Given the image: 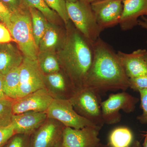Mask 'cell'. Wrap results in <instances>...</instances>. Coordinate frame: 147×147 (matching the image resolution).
I'll use <instances>...</instances> for the list:
<instances>
[{"label": "cell", "mask_w": 147, "mask_h": 147, "mask_svg": "<svg viewBox=\"0 0 147 147\" xmlns=\"http://www.w3.org/2000/svg\"><path fill=\"white\" fill-rule=\"evenodd\" d=\"M99 146H98V147H99Z\"/></svg>", "instance_id": "obj_42"}, {"label": "cell", "mask_w": 147, "mask_h": 147, "mask_svg": "<svg viewBox=\"0 0 147 147\" xmlns=\"http://www.w3.org/2000/svg\"><path fill=\"white\" fill-rule=\"evenodd\" d=\"M19 69L20 85L17 99L38 90L45 88L44 74L40 68L37 60H34L24 57Z\"/></svg>", "instance_id": "obj_8"}, {"label": "cell", "mask_w": 147, "mask_h": 147, "mask_svg": "<svg viewBox=\"0 0 147 147\" xmlns=\"http://www.w3.org/2000/svg\"><path fill=\"white\" fill-rule=\"evenodd\" d=\"M138 25L147 30V18L144 16H142L141 19H139Z\"/></svg>", "instance_id": "obj_34"}, {"label": "cell", "mask_w": 147, "mask_h": 147, "mask_svg": "<svg viewBox=\"0 0 147 147\" xmlns=\"http://www.w3.org/2000/svg\"><path fill=\"white\" fill-rule=\"evenodd\" d=\"M141 98V105L142 113L137 117V119L142 124L147 123V89L140 90L139 91Z\"/></svg>", "instance_id": "obj_28"}, {"label": "cell", "mask_w": 147, "mask_h": 147, "mask_svg": "<svg viewBox=\"0 0 147 147\" xmlns=\"http://www.w3.org/2000/svg\"><path fill=\"white\" fill-rule=\"evenodd\" d=\"M55 147H64L62 141H61V142H60L59 143V144Z\"/></svg>", "instance_id": "obj_38"}, {"label": "cell", "mask_w": 147, "mask_h": 147, "mask_svg": "<svg viewBox=\"0 0 147 147\" xmlns=\"http://www.w3.org/2000/svg\"><path fill=\"white\" fill-rule=\"evenodd\" d=\"M69 20L79 31L94 42L100 37L102 30L98 26L90 4L77 0L75 2H66Z\"/></svg>", "instance_id": "obj_4"}, {"label": "cell", "mask_w": 147, "mask_h": 147, "mask_svg": "<svg viewBox=\"0 0 147 147\" xmlns=\"http://www.w3.org/2000/svg\"><path fill=\"white\" fill-rule=\"evenodd\" d=\"M37 61L44 75L58 72L61 70L57 55L55 52H38Z\"/></svg>", "instance_id": "obj_20"}, {"label": "cell", "mask_w": 147, "mask_h": 147, "mask_svg": "<svg viewBox=\"0 0 147 147\" xmlns=\"http://www.w3.org/2000/svg\"><path fill=\"white\" fill-rule=\"evenodd\" d=\"M94 57L84 88L98 94L125 91L129 88V79L117 53L100 37L94 43Z\"/></svg>", "instance_id": "obj_1"}, {"label": "cell", "mask_w": 147, "mask_h": 147, "mask_svg": "<svg viewBox=\"0 0 147 147\" xmlns=\"http://www.w3.org/2000/svg\"><path fill=\"white\" fill-rule=\"evenodd\" d=\"M139 100L138 98L125 91L110 94L106 100L100 103L104 123L113 125L119 122L121 119L120 110L126 113L134 112Z\"/></svg>", "instance_id": "obj_6"}, {"label": "cell", "mask_w": 147, "mask_h": 147, "mask_svg": "<svg viewBox=\"0 0 147 147\" xmlns=\"http://www.w3.org/2000/svg\"><path fill=\"white\" fill-rule=\"evenodd\" d=\"M65 126L57 120L47 118L30 135L31 147H55L62 141Z\"/></svg>", "instance_id": "obj_10"}, {"label": "cell", "mask_w": 147, "mask_h": 147, "mask_svg": "<svg viewBox=\"0 0 147 147\" xmlns=\"http://www.w3.org/2000/svg\"><path fill=\"white\" fill-rule=\"evenodd\" d=\"M132 147H142V146L139 141L135 140L132 144Z\"/></svg>", "instance_id": "obj_35"}, {"label": "cell", "mask_w": 147, "mask_h": 147, "mask_svg": "<svg viewBox=\"0 0 147 147\" xmlns=\"http://www.w3.org/2000/svg\"><path fill=\"white\" fill-rule=\"evenodd\" d=\"M31 16L33 34L38 49L40 40L45 32L48 21L44 15L36 9L29 8Z\"/></svg>", "instance_id": "obj_22"}, {"label": "cell", "mask_w": 147, "mask_h": 147, "mask_svg": "<svg viewBox=\"0 0 147 147\" xmlns=\"http://www.w3.org/2000/svg\"><path fill=\"white\" fill-rule=\"evenodd\" d=\"M144 59L145 61H146V63L147 64V50L146 53V54H145L144 56Z\"/></svg>", "instance_id": "obj_40"}, {"label": "cell", "mask_w": 147, "mask_h": 147, "mask_svg": "<svg viewBox=\"0 0 147 147\" xmlns=\"http://www.w3.org/2000/svg\"><path fill=\"white\" fill-rule=\"evenodd\" d=\"M146 18H147V16Z\"/></svg>", "instance_id": "obj_41"}, {"label": "cell", "mask_w": 147, "mask_h": 147, "mask_svg": "<svg viewBox=\"0 0 147 147\" xmlns=\"http://www.w3.org/2000/svg\"><path fill=\"white\" fill-rule=\"evenodd\" d=\"M3 147H31L30 135L15 134Z\"/></svg>", "instance_id": "obj_26"}, {"label": "cell", "mask_w": 147, "mask_h": 147, "mask_svg": "<svg viewBox=\"0 0 147 147\" xmlns=\"http://www.w3.org/2000/svg\"><path fill=\"white\" fill-rule=\"evenodd\" d=\"M70 21L65 25V41L57 54L61 69L76 91L84 88L94 57V42L84 36Z\"/></svg>", "instance_id": "obj_2"}, {"label": "cell", "mask_w": 147, "mask_h": 147, "mask_svg": "<svg viewBox=\"0 0 147 147\" xmlns=\"http://www.w3.org/2000/svg\"><path fill=\"white\" fill-rule=\"evenodd\" d=\"M45 88L54 99L69 100L75 92L71 82L62 70L44 75Z\"/></svg>", "instance_id": "obj_13"}, {"label": "cell", "mask_w": 147, "mask_h": 147, "mask_svg": "<svg viewBox=\"0 0 147 147\" xmlns=\"http://www.w3.org/2000/svg\"><path fill=\"white\" fill-rule=\"evenodd\" d=\"M46 113L47 118L59 121L66 127L79 129L88 126L97 127L78 115L67 99H53Z\"/></svg>", "instance_id": "obj_7"}, {"label": "cell", "mask_w": 147, "mask_h": 147, "mask_svg": "<svg viewBox=\"0 0 147 147\" xmlns=\"http://www.w3.org/2000/svg\"><path fill=\"white\" fill-rule=\"evenodd\" d=\"M143 147H147V132L146 135V138H145L144 142V144H143Z\"/></svg>", "instance_id": "obj_37"}, {"label": "cell", "mask_w": 147, "mask_h": 147, "mask_svg": "<svg viewBox=\"0 0 147 147\" xmlns=\"http://www.w3.org/2000/svg\"><path fill=\"white\" fill-rule=\"evenodd\" d=\"M11 41L15 42V40L8 28L3 23H0V43H9Z\"/></svg>", "instance_id": "obj_31"}, {"label": "cell", "mask_w": 147, "mask_h": 147, "mask_svg": "<svg viewBox=\"0 0 147 147\" xmlns=\"http://www.w3.org/2000/svg\"><path fill=\"white\" fill-rule=\"evenodd\" d=\"M45 3L51 9L55 11L64 24H67L69 21L66 2L65 0H44Z\"/></svg>", "instance_id": "obj_25"}, {"label": "cell", "mask_w": 147, "mask_h": 147, "mask_svg": "<svg viewBox=\"0 0 147 147\" xmlns=\"http://www.w3.org/2000/svg\"><path fill=\"white\" fill-rule=\"evenodd\" d=\"M21 5L26 8L36 9L44 15L48 22L53 24L60 17L47 5L44 0H20Z\"/></svg>", "instance_id": "obj_23"}, {"label": "cell", "mask_w": 147, "mask_h": 147, "mask_svg": "<svg viewBox=\"0 0 147 147\" xmlns=\"http://www.w3.org/2000/svg\"><path fill=\"white\" fill-rule=\"evenodd\" d=\"M0 1L6 6L11 12L18 10L22 5L20 0H0Z\"/></svg>", "instance_id": "obj_32"}, {"label": "cell", "mask_w": 147, "mask_h": 147, "mask_svg": "<svg viewBox=\"0 0 147 147\" xmlns=\"http://www.w3.org/2000/svg\"><path fill=\"white\" fill-rule=\"evenodd\" d=\"M129 88L138 92L147 89V75L129 79Z\"/></svg>", "instance_id": "obj_27"}, {"label": "cell", "mask_w": 147, "mask_h": 147, "mask_svg": "<svg viewBox=\"0 0 147 147\" xmlns=\"http://www.w3.org/2000/svg\"><path fill=\"white\" fill-rule=\"evenodd\" d=\"M100 129L97 127L92 126L79 129L65 127L63 134L64 147H98L100 141L98 135Z\"/></svg>", "instance_id": "obj_11"}, {"label": "cell", "mask_w": 147, "mask_h": 147, "mask_svg": "<svg viewBox=\"0 0 147 147\" xmlns=\"http://www.w3.org/2000/svg\"><path fill=\"white\" fill-rule=\"evenodd\" d=\"M4 75L0 74V100L8 98L6 96L3 90V80Z\"/></svg>", "instance_id": "obj_33"}, {"label": "cell", "mask_w": 147, "mask_h": 147, "mask_svg": "<svg viewBox=\"0 0 147 147\" xmlns=\"http://www.w3.org/2000/svg\"><path fill=\"white\" fill-rule=\"evenodd\" d=\"M99 98V94L84 88L76 91L69 100L78 115L101 129L105 123Z\"/></svg>", "instance_id": "obj_5"}, {"label": "cell", "mask_w": 147, "mask_h": 147, "mask_svg": "<svg viewBox=\"0 0 147 147\" xmlns=\"http://www.w3.org/2000/svg\"><path fill=\"white\" fill-rule=\"evenodd\" d=\"M24 56L18 47L10 43H0V74L5 75L19 67Z\"/></svg>", "instance_id": "obj_17"}, {"label": "cell", "mask_w": 147, "mask_h": 147, "mask_svg": "<svg viewBox=\"0 0 147 147\" xmlns=\"http://www.w3.org/2000/svg\"><path fill=\"white\" fill-rule=\"evenodd\" d=\"M66 2H75L77 0H65Z\"/></svg>", "instance_id": "obj_39"}, {"label": "cell", "mask_w": 147, "mask_h": 147, "mask_svg": "<svg viewBox=\"0 0 147 147\" xmlns=\"http://www.w3.org/2000/svg\"><path fill=\"white\" fill-rule=\"evenodd\" d=\"M46 112H28L12 115L11 124L15 134L30 135L47 119Z\"/></svg>", "instance_id": "obj_14"}, {"label": "cell", "mask_w": 147, "mask_h": 147, "mask_svg": "<svg viewBox=\"0 0 147 147\" xmlns=\"http://www.w3.org/2000/svg\"><path fill=\"white\" fill-rule=\"evenodd\" d=\"M147 50L139 49L130 54L118 51L117 54L129 79L147 75V64L144 59Z\"/></svg>", "instance_id": "obj_16"}, {"label": "cell", "mask_w": 147, "mask_h": 147, "mask_svg": "<svg viewBox=\"0 0 147 147\" xmlns=\"http://www.w3.org/2000/svg\"><path fill=\"white\" fill-rule=\"evenodd\" d=\"M11 14L8 7L0 1V22L5 24L7 28L10 24Z\"/></svg>", "instance_id": "obj_30"}, {"label": "cell", "mask_w": 147, "mask_h": 147, "mask_svg": "<svg viewBox=\"0 0 147 147\" xmlns=\"http://www.w3.org/2000/svg\"><path fill=\"white\" fill-rule=\"evenodd\" d=\"M12 101L9 98L0 100V127L7 126L11 123Z\"/></svg>", "instance_id": "obj_24"}, {"label": "cell", "mask_w": 147, "mask_h": 147, "mask_svg": "<svg viewBox=\"0 0 147 147\" xmlns=\"http://www.w3.org/2000/svg\"><path fill=\"white\" fill-rule=\"evenodd\" d=\"M122 3L119 25L122 30H129L138 25L139 17L147 16V0H122Z\"/></svg>", "instance_id": "obj_15"}, {"label": "cell", "mask_w": 147, "mask_h": 147, "mask_svg": "<svg viewBox=\"0 0 147 147\" xmlns=\"http://www.w3.org/2000/svg\"><path fill=\"white\" fill-rule=\"evenodd\" d=\"M67 31H61L54 24L48 22L44 34L38 46V52H56L63 45L66 37Z\"/></svg>", "instance_id": "obj_18"}, {"label": "cell", "mask_w": 147, "mask_h": 147, "mask_svg": "<svg viewBox=\"0 0 147 147\" xmlns=\"http://www.w3.org/2000/svg\"><path fill=\"white\" fill-rule=\"evenodd\" d=\"M20 67V66H19ZM16 67L4 75L3 90L6 96L12 99H17L20 85V69Z\"/></svg>", "instance_id": "obj_21"}, {"label": "cell", "mask_w": 147, "mask_h": 147, "mask_svg": "<svg viewBox=\"0 0 147 147\" xmlns=\"http://www.w3.org/2000/svg\"><path fill=\"white\" fill-rule=\"evenodd\" d=\"M8 29L24 57L36 60L38 50L34 38L29 9L21 5L18 10L11 12Z\"/></svg>", "instance_id": "obj_3"}, {"label": "cell", "mask_w": 147, "mask_h": 147, "mask_svg": "<svg viewBox=\"0 0 147 147\" xmlns=\"http://www.w3.org/2000/svg\"><path fill=\"white\" fill-rule=\"evenodd\" d=\"M134 142V136L130 129L119 127L113 129L108 137L110 147H130Z\"/></svg>", "instance_id": "obj_19"}, {"label": "cell", "mask_w": 147, "mask_h": 147, "mask_svg": "<svg viewBox=\"0 0 147 147\" xmlns=\"http://www.w3.org/2000/svg\"><path fill=\"white\" fill-rule=\"evenodd\" d=\"M54 99L45 88L38 90L25 96L13 100V115L28 112H46Z\"/></svg>", "instance_id": "obj_12"}, {"label": "cell", "mask_w": 147, "mask_h": 147, "mask_svg": "<svg viewBox=\"0 0 147 147\" xmlns=\"http://www.w3.org/2000/svg\"><path fill=\"white\" fill-rule=\"evenodd\" d=\"M90 6L102 31L119 24L123 8L122 0H99L91 3Z\"/></svg>", "instance_id": "obj_9"}, {"label": "cell", "mask_w": 147, "mask_h": 147, "mask_svg": "<svg viewBox=\"0 0 147 147\" xmlns=\"http://www.w3.org/2000/svg\"><path fill=\"white\" fill-rule=\"evenodd\" d=\"M14 130L12 125L0 127V147H3L9 140L14 134Z\"/></svg>", "instance_id": "obj_29"}, {"label": "cell", "mask_w": 147, "mask_h": 147, "mask_svg": "<svg viewBox=\"0 0 147 147\" xmlns=\"http://www.w3.org/2000/svg\"><path fill=\"white\" fill-rule=\"evenodd\" d=\"M81 1H83L85 2L88 3L90 4L91 3L95 1H99V0H81Z\"/></svg>", "instance_id": "obj_36"}]
</instances>
